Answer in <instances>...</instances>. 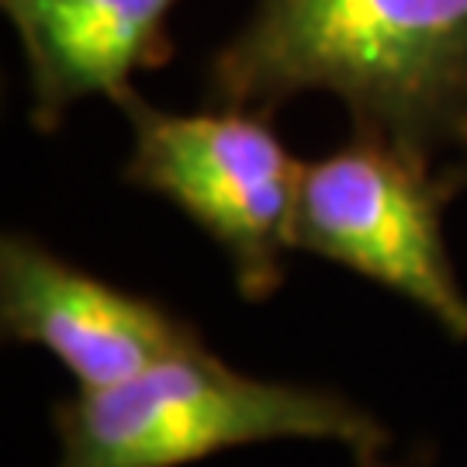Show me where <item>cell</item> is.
<instances>
[{
	"instance_id": "obj_8",
	"label": "cell",
	"mask_w": 467,
	"mask_h": 467,
	"mask_svg": "<svg viewBox=\"0 0 467 467\" xmlns=\"http://www.w3.org/2000/svg\"><path fill=\"white\" fill-rule=\"evenodd\" d=\"M357 467H399V464H384L381 453H364V457H353Z\"/></svg>"
},
{
	"instance_id": "obj_2",
	"label": "cell",
	"mask_w": 467,
	"mask_h": 467,
	"mask_svg": "<svg viewBox=\"0 0 467 467\" xmlns=\"http://www.w3.org/2000/svg\"><path fill=\"white\" fill-rule=\"evenodd\" d=\"M52 426L56 467H187L274 440H329L353 457L388 447L381 422L350 399L250 378L204 343L111 388H77L52 405Z\"/></svg>"
},
{
	"instance_id": "obj_6",
	"label": "cell",
	"mask_w": 467,
	"mask_h": 467,
	"mask_svg": "<svg viewBox=\"0 0 467 467\" xmlns=\"http://www.w3.org/2000/svg\"><path fill=\"white\" fill-rule=\"evenodd\" d=\"M181 0H4L32 77V121L52 132L84 98L132 94L135 69L167 56Z\"/></svg>"
},
{
	"instance_id": "obj_1",
	"label": "cell",
	"mask_w": 467,
	"mask_h": 467,
	"mask_svg": "<svg viewBox=\"0 0 467 467\" xmlns=\"http://www.w3.org/2000/svg\"><path fill=\"white\" fill-rule=\"evenodd\" d=\"M326 90L357 129L433 160L467 152V0H256L218 52L222 108L270 111Z\"/></svg>"
},
{
	"instance_id": "obj_5",
	"label": "cell",
	"mask_w": 467,
	"mask_h": 467,
	"mask_svg": "<svg viewBox=\"0 0 467 467\" xmlns=\"http://www.w3.org/2000/svg\"><path fill=\"white\" fill-rule=\"evenodd\" d=\"M0 322L7 339L56 357L77 388H111L201 347L187 318L73 267L21 233L0 243Z\"/></svg>"
},
{
	"instance_id": "obj_4",
	"label": "cell",
	"mask_w": 467,
	"mask_h": 467,
	"mask_svg": "<svg viewBox=\"0 0 467 467\" xmlns=\"http://www.w3.org/2000/svg\"><path fill=\"white\" fill-rule=\"evenodd\" d=\"M457 191L430 160L357 129L347 146L301 163L291 243L353 270L467 339V295L443 243V204Z\"/></svg>"
},
{
	"instance_id": "obj_3",
	"label": "cell",
	"mask_w": 467,
	"mask_h": 467,
	"mask_svg": "<svg viewBox=\"0 0 467 467\" xmlns=\"http://www.w3.org/2000/svg\"><path fill=\"white\" fill-rule=\"evenodd\" d=\"M132 125L125 181L181 208L225 253L235 291L267 301L295 250L291 222L301 163L267 118L243 108L170 115L135 94L118 104Z\"/></svg>"
},
{
	"instance_id": "obj_7",
	"label": "cell",
	"mask_w": 467,
	"mask_h": 467,
	"mask_svg": "<svg viewBox=\"0 0 467 467\" xmlns=\"http://www.w3.org/2000/svg\"><path fill=\"white\" fill-rule=\"evenodd\" d=\"M443 177L451 181L453 191H464V187H467V152L457 160V163H453L451 170H443Z\"/></svg>"
}]
</instances>
